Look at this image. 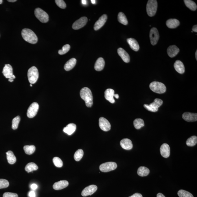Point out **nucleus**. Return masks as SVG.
<instances>
[{
  "instance_id": "obj_1",
  "label": "nucleus",
  "mask_w": 197,
  "mask_h": 197,
  "mask_svg": "<svg viewBox=\"0 0 197 197\" xmlns=\"http://www.w3.org/2000/svg\"><path fill=\"white\" fill-rule=\"evenodd\" d=\"M80 96L81 98L85 101L87 107H92L93 104V95L91 90L89 88L84 87L81 89Z\"/></svg>"
},
{
  "instance_id": "obj_2",
  "label": "nucleus",
  "mask_w": 197,
  "mask_h": 197,
  "mask_svg": "<svg viewBox=\"0 0 197 197\" xmlns=\"http://www.w3.org/2000/svg\"><path fill=\"white\" fill-rule=\"evenodd\" d=\"M21 35L25 41L31 44H36L38 42V38L34 32L29 29H24L22 31Z\"/></svg>"
},
{
  "instance_id": "obj_3",
  "label": "nucleus",
  "mask_w": 197,
  "mask_h": 197,
  "mask_svg": "<svg viewBox=\"0 0 197 197\" xmlns=\"http://www.w3.org/2000/svg\"><path fill=\"white\" fill-rule=\"evenodd\" d=\"M149 87L152 91L159 94L165 93L167 90L165 85L158 82H152L149 85Z\"/></svg>"
},
{
  "instance_id": "obj_4",
  "label": "nucleus",
  "mask_w": 197,
  "mask_h": 197,
  "mask_svg": "<svg viewBox=\"0 0 197 197\" xmlns=\"http://www.w3.org/2000/svg\"><path fill=\"white\" fill-rule=\"evenodd\" d=\"M27 77L31 84L35 83L39 77V73L37 68L34 66L30 68L28 71Z\"/></svg>"
},
{
  "instance_id": "obj_5",
  "label": "nucleus",
  "mask_w": 197,
  "mask_h": 197,
  "mask_svg": "<svg viewBox=\"0 0 197 197\" xmlns=\"http://www.w3.org/2000/svg\"><path fill=\"white\" fill-rule=\"evenodd\" d=\"M158 4L156 0H149L146 5V12L149 16H153L156 14Z\"/></svg>"
},
{
  "instance_id": "obj_6",
  "label": "nucleus",
  "mask_w": 197,
  "mask_h": 197,
  "mask_svg": "<svg viewBox=\"0 0 197 197\" xmlns=\"http://www.w3.org/2000/svg\"><path fill=\"white\" fill-rule=\"evenodd\" d=\"M34 14L36 17L43 23H47L49 21V15L47 12L40 8L35 10Z\"/></svg>"
},
{
  "instance_id": "obj_7",
  "label": "nucleus",
  "mask_w": 197,
  "mask_h": 197,
  "mask_svg": "<svg viewBox=\"0 0 197 197\" xmlns=\"http://www.w3.org/2000/svg\"><path fill=\"white\" fill-rule=\"evenodd\" d=\"M117 165L115 162H107L102 163L100 166V169L103 172H107L115 170L117 168Z\"/></svg>"
},
{
  "instance_id": "obj_8",
  "label": "nucleus",
  "mask_w": 197,
  "mask_h": 197,
  "mask_svg": "<svg viewBox=\"0 0 197 197\" xmlns=\"http://www.w3.org/2000/svg\"><path fill=\"white\" fill-rule=\"evenodd\" d=\"M39 106L38 103L36 102L32 103L28 109L27 115L28 118H34L37 115L39 109Z\"/></svg>"
},
{
  "instance_id": "obj_9",
  "label": "nucleus",
  "mask_w": 197,
  "mask_h": 197,
  "mask_svg": "<svg viewBox=\"0 0 197 197\" xmlns=\"http://www.w3.org/2000/svg\"><path fill=\"white\" fill-rule=\"evenodd\" d=\"M159 37L160 36L157 29L156 27L152 28L150 32V38L152 45H155L157 44Z\"/></svg>"
},
{
  "instance_id": "obj_10",
  "label": "nucleus",
  "mask_w": 197,
  "mask_h": 197,
  "mask_svg": "<svg viewBox=\"0 0 197 197\" xmlns=\"http://www.w3.org/2000/svg\"><path fill=\"white\" fill-rule=\"evenodd\" d=\"M88 21L87 18L83 16L74 22L72 25V28L74 30H78L86 25Z\"/></svg>"
},
{
  "instance_id": "obj_11",
  "label": "nucleus",
  "mask_w": 197,
  "mask_h": 197,
  "mask_svg": "<svg viewBox=\"0 0 197 197\" xmlns=\"http://www.w3.org/2000/svg\"><path fill=\"white\" fill-rule=\"evenodd\" d=\"M99 126L104 131H108L111 129V126L109 121L103 117H100L99 119Z\"/></svg>"
},
{
  "instance_id": "obj_12",
  "label": "nucleus",
  "mask_w": 197,
  "mask_h": 197,
  "mask_svg": "<svg viewBox=\"0 0 197 197\" xmlns=\"http://www.w3.org/2000/svg\"><path fill=\"white\" fill-rule=\"evenodd\" d=\"M97 186L96 185H89L85 188L82 191V196L86 197L93 195L97 191Z\"/></svg>"
},
{
  "instance_id": "obj_13",
  "label": "nucleus",
  "mask_w": 197,
  "mask_h": 197,
  "mask_svg": "<svg viewBox=\"0 0 197 197\" xmlns=\"http://www.w3.org/2000/svg\"><path fill=\"white\" fill-rule=\"evenodd\" d=\"M107 19V15L103 14L100 17L98 20L95 23L94 26V29L95 30H97L100 29L105 23Z\"/></svg>"
},
{
  "instance_id": "obj_14",
  "label": "nucleus",
  "mask_w": 197,
  "mask_h": 197,
  "mask_svg": "<svg viewBox=\"0 0 197 197\" xmlns=\"http://www.w3.org/2000/svg\"><path fill=\"white\" fill-rule=\"evenodd\" d=\"M182 118L183 119L188 122H193L197 121V113L185 112L183 114Z\"/></svg>"
},
{
  "instance_id": "obj_15",
  "label": "nucleus",
  "mask_w": 197,
  "mask_h": 197,
  "mask_svg": "<svg viewBox=\"0 0 197 197\" xmlns=\"http://www.w3.org/2000/svg\"><path fill=\"white\" fill-rule=\"evenodd\" d=\"M160 152L161 154L163 157L165 158L169 157L170 155V146L167 143L163 144L161 146Z\"/></svg>"
},
{
  "instance_id": "obj_16",
  "label": "nucleus",
  "mask_w": 197,
  "mask_h": 197,
  "mask_svg": "<svg viewBox=\"0 0 197 197\" xmlns=\"http://www.w3.org/2000/svg\"><path fill=\"white\" fill-rule=\"evenodd\" d=\"M4 76L6 78H10L13 76V69L9 64H5L2 71Z\"/></svg>"
},
{
  "instance_id": "obj_17",
  "label": "nucleus",
  "mask_w": 197,
  "mask_h": 197,
  "mask_svg": "<svg viewBox=\"0 0 197 197\" xmlns=\"http://www.w3.org/2000/svg\"><path fill=\"white\" fill-rule=\"evenodd\" d=\"M115 91L113 89H107L104 92V97L106 100H108L111 103H114L115 102L114 99Z\"/></svg>"
},
{
  "instance_id": "obj_18",
  "label": "nucleus",
  "mask_w": 197,
  "mask_h": 197,
  "mask_svg": "<svg viewBox=\"0 0 197 197\" xmlns=\"http://www.w3.org/2000/svg\"><path fill=\"white\" fill-rule=\"evenodd\" d=\"M120 145L122 148L126 150H130L133 147L132 142L130 139L125 138L120 142Z\"/></svg>"
},
{
  "instance_id": "obj_19",
  "label": "nucleus",
  "mask_w": 197,
  "mask_h": 197,
  "mask_svg": "<svg viewBox=\"0 0 197 197\" xmlns=\"http://www.w3.org/2000/svg\"><path fill=\"white\" fill-rule=\"evenodd\" d=\"M69 185V183L66 180H61L54 183L53 185V188L56 190H59L66 188Z\"/></svg>"
},
{
  "instance_id": "obj_20",
  "label": "nucleus",
  "mask_w": 197,
  "mask_h": 197,
  "mask_svg": "<svg viewBox=\"0 0 197 197\" xmlns=\"http://www.w3.org/2000/svg\"><path fill=\"white\" fill-rule=\"evenodd\" d=\"M118 53L119 55L121 57V59L125 62L128 63L130 61V57L129 54L124 49L120 47L118 49Z\"/></svg>"
},
{
  "instance_id": "obj_21",
  "label": "nucleus",
  "mask_w": 197,
  "mask_h": 197,
  "mask_svg": "<svg viewBox=\"0 0 197 197\" xmlns=\"http://www.w3.org/2000/svg\"><path fill=\"white\" fill-rule=\"evenodd\" d=\"M167 53L168 56L171 58L175 57L179 52L180 50L176 45L170 46L167 49Z\"/></svg>"
},
{
  "instance_id": "obj_22",
  "label": "nucleus",
  "mask_w": 197,
  "mask_h": 197,
  "mask_svg": "<svg viewBox=\"0 0 197 197\" xmlns=\"http://www.w3.org/2000/svg\"><path fill=\"white\" fill-rule=\"evenodd\" d=\"M174 69L177 72L180 74H183L185 72V67L183 63L180 60H177L174 63Z\"/></svg>"
},
{
  "instance_id": "obj_23",
  "label": "nucleus",
  "mask_w": 197,
  "mask_h": 197,
  "mask_svg": "<svg viewBox=\"0 0 197 197\" xmlns=\"http://www.w3.org/2000/svg\"><path fill=\"white\" fill-rule=\"evenodd\" d=\"M127 42L130 47L133 51H137L139 50V46L138 42L135 39L129 38L127 39Z\"/></svg>"
},
{
  "instance_id": "obj_24",
  "label": "nucleus",
  "mask_w": 197,
  "mask_h": 197,
  "mask_svg": "<svg viewBox=\"0 0 197 197\" xmlns=\"http://www.w3.org/2000/svg\"><path fill=\"white\" fill-rule=\"evenodd\" d=\"M105 65V61L102 57L98 58L95 64L94 68L96 71H100L102 70Z\"/></svg>"
},
{
  "instance_id": "obj_25",
  "label": "nucleus",
  "mask_w": 197,
  "mask_h": 197,
  "mask_svg": "<svg viewBox=\"0 0 197 197\" xmlns=\"http://www.w3.org/2000/svg\"><path fill=\"white\" fill-rule=\"evenodd\" d=\"M76 128V125L75 124L71 123L68 124L66 127L64 128L63 131L68 135H70L75 132Z\"/></svg>"
},
{
  "instance_id": "obj_26",
  "label": "nucleus",
  "mask_w": 197,
  "mask_h": 197,
  "mask_svg": "<svg viewBox=\"0 0 197 197\" xmlns=\"http://www.w3.org/2000/svg\"><path fill=\"white\" fill-rule=\"evenodd\" d=\"M77 60L76 58H71L64 65V68L65 71H69L74 67L76 63Z\"/></svg>"
},
{
  "instance_id": "obj_27",
  "label": "nucleus",
  "mask_w": 197,
  "mask_h": 197,
  "mask_svg": "<svg viewBox=\"0 0 197 197\" xmlns=\"http://www.w3.org/2000/svg\"><path fill=\"white\" fill-rule=\"evenodd\" d=\"M180 22L176 19H170L166 22V25L167 27L170 29H174L180 25Z\"/></svg>"
},
{
  "instance_id": "obj_28",
  "label": "nucleus",
  "mask_w": 197,
  "mask_h": 197,
  "mask_svg": "<svg viewBox=\"0 0 197 197\" xmlns=\"http://www.w3.org/2000/svg\"><path fill=\"white\" fill-rule=\"evenodd\" d=\"M6 154L8 163L10 164H13L15 163L16 161V159L13 152L12 151H9L6 152Z\"/></svg>"
},
{
  "instance_id": "obj_29",
  "label": "nucleus",
  "mask_w": 197,
  "mask_h": 197,
  "mask_svg": "<svg viewBox=\"0 0 197 197\" xmlns=\"http://www.w3.org/2000/svg\"><path fill=\"white\" fill-rule=\"evenodd\" d=\"M150 173V170L147 167H141L138 169L137 174L141 177L147 176Z\"/></svg>"
},
{
  "instance_id": "obj_30",
  "label": "nucleus",
  "mask_w": 197,
  "mask_h": 197,
  "mask_svg": "<svg viewBox=\"0 0 197 197\" xmlns=\"http://www.w3.org/2000/svg\"><path fill=\"white\" fill-rule=\"evenodd\" d=\"M184 3L186 6L192 11H195L197 9L196 4L194 1L191 0H184Z\"/></svg>"
},
{
  "instance_id": "obj_31",
  "label": "nucleus",
  "mask_w": 197,
  "mask_h": 197,
  "mask_svg": "<svg viewBox=\"0 0 197 197\" xmlns=\"http://www.w3.org/2000/svg\"><path fill=\"white\" fill-rule=\"evenodd\" d=\"M118 21L122 24L126 25L128 24V21L125 14L123 12H120L118 14Z\"/></svg>"
},
{
  "instance_id": "obj_32",
  "label": "nucleus",
  "mask_w": 197,
  "mask_h": 197,
  "mask_svg": "<svg viewBox=\"0 0 197 197\" xmlns=\"http://www.w3.org/2000/svg\"><path fill=\"white\" fill-rule=\"evenodd\" d=\"M38 169V167L37 165L34 163H28L25 167V170L29 173L37 170Z\"/></svg>"
},
{
  "instance_id": "obj_33",
  "label": "nucleus",
  "mask_w": 197,
  "mask_h": 197,
  "mask_svg": "<svg viewBox=\"0 0 197 197\" xmlns=\"http://www.w3.org/2000/svg\"><path fill=\"white\" fill-rule=\"evenodd\" d=\"M134 126L137 129H139L144 126L143 120L141 118H137L134 121Z\"/></svg>"
},
{
  "instance_id": "obj_34",
  "label": "nucleus",
  "mask_w": 197,
  "mask_h": 197,
  "mask_svg": "<svg viewBox=\"0 0 197 197\" xmlns=\"http://www.w3.org/2000/svg\"><path fill=\"white\" fill-rule=\"evenodd\" d=\"M23 149L26 154L31 155L34 153L36 147L34 145H26L24 146Z\"/></svg>"
},
{
  "instance_id": "obj_35",
  "label": "nucleus",
  "mask_w": 197,
  "mask_h": 197,
  "mask_svg": "<svg viewBox=\"0 0 197 197\" xmlns=\"http://www.w3.org/2000/svg\"><path fill=\"white\" fill-rule=\"evenodd\" d=\"M197 143V137L192 136L187 139L186 144L188 146H193L196 144Z\"/></svg>"
},
{
  "instance_id": "obj_36",
  "label": "nucleus",
  "mask_w": 197,
  "mask_h": 197,
  "mask_svg": "<svg viewBox=\"0 0 197 197\" xmlns=\"http://www.w3.org/2000/svg\"><path fill=\"white\" fill-rule=\"evenodd\" d=\"M163 104V101L161 99H155L153 102L150 103L149 105L155 108H159Z\"/></svg>"
},
{
  "instance_id": "obj_37",
  "label": "nucleus",
  "mask_w": 197,
  "mask_h": 197,
  "mask_svg": "<svg viewBox=\"0 0 197 197\" xmlns=\"http://www.w3.org/2000/svg\"><path fill=\"white\" fill-rule=\"evenodd\" d=\"M84 155L83 151L82 149H79L75 152L74 158L75 161H79L83 157Z\"/></svg>"
},
{
  "instance_id": "obj_38",
  "label": "nucleus",
  "mask_w": 197,
  "mask_h": 197,
  "mask_svg": "<svg viewBox=\"0 0 197 197\" xmlns=\"http://www.w3.org/2000/svg\"><path fill=\"white\" fill-rule=\"evenodd\" d=\"M179 197H194L192 194L184 190H180L177 193Z\"/></svg>"
},
{
  "instance_id": "obj_39",
  "label": "nucleus",
  "mask_w": 197,
  "mask_h": 197,
  "mask_svg": "<svg viewBox=\"0 0 197 197\" xmlns=\"http://www.w3.org/2000/svg\"><path fill=\"white\" fill-rule=\"evenodd\" d=\"M21 120L20 117L19 116L15 117L12 121V128L13 130L17 129L19 126V122Z\"/></svg>"
},
{
  "instance_id": "obj_40",
  "label": "nucleus",
  "mask_w": 197,
  "mask_h": 197,
  "mask_svg": "<svg viewBox=\"0 0 197 197\" xmlns=\"http://www.w3.org/2000/svg\"><path fill=\"white\" fill-rule=\"evenodd\" d=\"M54 165L58 167H62L63 166V162L62 160L59 157H54L53 159Z\"/></svg>"
},
{
  "instance_id": "obj_41",
  "label": "nucleus",
  "mask_w": 197,
  "mask_h": 197,
  "mask_svg": "<svg viewBox=\"0 0 197 197\" xmlns=\"http://www.w3.org/2000/svg\"><path fill=\"white\" fill-rule=\"evenodd\" d=\"M70 46L69 44H66L62 47V50H60L58 51V54L60 55H63L66 54L69 51L70 49Z\"/></svg>"
},
{
  "instance_id": "obj_42",
  "label": "nucleus",
  "mask_w": 197,
  "mask_h": 197,
  "mask_svg": "<svg viewBox=\"0 0 197 197\" xmlns=\"http://www.w3.org/2000/svg\"><path fill=\"white\" fill-rule=\"evenodd\" d=\"M9 183L8 180L4 179H0V189L7 188L9 187Z\"/></svg>"
},
{
  "instance_id": "obj_43",
  "label": "nucleus",
  "mask_w": 197,
  "mask_h": 197,
  "mask_svg": "<svg viewBox=\"0 0 197 197\" xmlns=\"http://www.w3.org/2000/svg\"><path fill=\"white\" fill-rule=\"evenodd\" d=\"M55 2L57 6L61 9H64L66 8V4L62 0H56Z\"/></svg>"
},
{
  "instance_id": "obj_44",
  "label": "nucleus",
  "mask_w": 197,
  "mask_h": 197,
  "mask_svg": "<svg viewBox=\"0 0 197 197\" xmlns=\"http://www.w3.org/2000/svg\"><path fill=\"white\" fill-rule=\"evenodd\" d=\"M144 107L148 111L152 112H156L158 111L159 108H155L151 107L148 104H145L144 105Z\"/></svg>"
},
{
  "instance_id": "obj_45",
  "label": "nucleus",
  "mask_w": 197,
  "mask_h": 197,
  "mask_svg": "<svg viewBox=\"0 0 197 197\" xmlns=\"http://www.w3.org/2000/svg\"><path fill=\"white\" fill-rule=\"evenodd\" d=\"M3 196V197H19L17 194L9 192L5 193Z\"/></svg>"
},
{
  "instance_id": "obj_46",
  "label": "nucleus",
  "mask_w": 197,
  "mask_h": 197,
  "mask_svg": "<svg viewBox=\"0 0 197 197\" xmlns=\"http://www.w3.org/2000/svg\"><path fill=\"white\" fill-rule=\"evenodd\" d=\"M29 196L30 197H36L35 192L34 191H31L29 193Z\"/></svg>"
},
{
  "instance_id": "obj_47",
  "label": "nucleus",
  "mask_w": 197,
  "mask_h": 197,
  "mask_svg": "<svg viewBox=\"0 0 197 197\" xmlns=\"http://www.w3.org/2000/svg\"><path fill=\"white\" fill-rule=\"evenodd\" d=\"M129 197H143V196H142L141 194L136 193L133 194V195H131V196Z\"/></svg>"
},
{
  "instance_id": "obj_48",
  "label": "nucleus",
  "mask_w": 197,
  "mask_h": 197,
  "mask_svg": "<svg viewBox=\"0 0 197 197\" xmlns=\"http://www.w3.org/2000/svg\"><path fill=\"white\" fill-rule=\"evenodd\" d=\"M30 187L32 189L36 190L38 186L37 184H32L31 185Z\"/></svg>"
},
{
  "instance_id": "obj_49",
  "label": "nucleus",
  "mask_w": 197,
  "mask_h": 197,
  "mask_svg": "<svg viewBox=\"0 0 197 197\" xmlns=\"http://www.w3.org/2000/svg\"><path fill=\"white\" fill-rule=\"evenodd\" d=\"M192 30L193 31L192 32H197V25H194L193 26V27H192Z\"/></svg>"
},
{
  "instance_id": "obj_50",
  "label": "nucleus",
  "mask_w": 197,
  "mask_h": 197,
  "mask_svg": "<svg viewBox=\"0 0 197 197\" xmlns=\"http://www.w3.org/2000/svg\"><path fill=\"white\" fill-rule=\"evenodd\" d=\"M157 197H165V196L163 194L159 193L157 194Z\"/></svg>"
},
{
  "instance_id": "obj_51",
  "label": "nucleus",
  "mask_w": 197,
  "mask_h": 197,
  "mask_svg": "<svg viewBox=\"0 0 197 197\" xmlns=\"http://www.w3.org/2000/svg\"><path fill=\"white\" fill-rule=\"evenodd\" d=\"M82 2L83 5H86V0H82Z\"/></svg>"
},
{
  "instance_id": "obj_52",
  "label": "nucleus",
  "mask_w": 197,
  "mask_h": 197,
  "mask_svg": "<svg viewBox=\"0 0 197 197\" xmlns=\"http://www.w3.org/2000/svg\"><path fill=\"white\" fill-rule=\"evenodd\" d=\"M14 78L12 77V78H10L9 80V82H13L14 81Z\"/></svg>"
},
{
  "instance_id": "obj_53",
  "label": "nucleus",
  "mask_w": 197,
  "mask_h": 197,
  "mask_svg": "<svg viewBox=\"0 0 197 197\" xmlns=\"http://www.w3.org/2000/svg\"><path fill=\"white\" fill-rule=\"evenodd\" d=\"M8 1L10 2H15L17 1L16 0H8Z\"/></svg>"
},
{
  "instance_id": "obj_54",
  "label": "nucleus",
  "mask_w": 197,
  "mask_h": 197,
  "mask_svg": "<svg viewBox=\"0 0 197 197\" xmlns=\"http://www.w3.org/2000/svg\"><path fill=\"white\" fill-rule=\"evenodd\" d=\"M114 97L116 98L117 99H118L119 97V96L118 94H115L114 95Z\"/></svg>"
},
{
  "instance_id": "obj_55",
  "label": "nucleus",
  "mask_w": 197,
  "mask_h": 197,
  "mask_svg": "<svg viewBox=\"0 0 197 197\" xmlns=\"http://www.w3.org/2000/svg\"><path fill=\"white\" fill-rule=\"evenodd\" d=\"M91 2L93 4H95L96 3V1H95V0H91Z\"/></svg>"
},
{
  "instance_id": "obj_56",
  "label": "nucleus",
  "mask_w": 197,
  "mask_h": 197,
  "mask_svg": "<svg viewBox=\"0 0 197 197\" xmlns=\"http://www.w3.org/2000/svg\"><path fill=\"white\" fill-rule=\"evenodd\" d=\"M195 57H196V60H197V51H196L195 53Z\"/></svg>"
},
{
  "instance_id": "obj_57",
  "label": "nucleus",
  "mask_w": 197,
  "mask_h": 197,
  "mask_svg": "<svg viewBox=\"0 0 197 197\" xmlns=\"http://www.w3.org/2000/svg\"><path fill=\"white\" fill-rule=\"evenodd\" d=\"M3 1L2 0H0V4H1L2 3Z\"/></svg>"
},
{
  "instance_id": "obj_58",
  "label": "nucleus",
  "mask_w": 197,
  "mask_h": 197,
  "mask_svg": "<svg viewBox=\"0 0 197 197\" xmlns=\"http://www.w3.org/2000/svg\"><path fill=\"white\" fill-rule=\"evenodd\" d=\"M30 86H32V84H30Z\"/></svg>"
}]
</instances>
